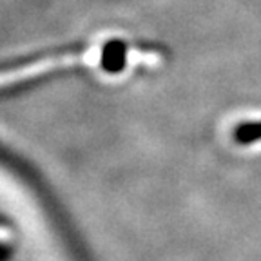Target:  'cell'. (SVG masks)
Masks as SVG:
<instances>
[{
    "label": "cell",
    "instance_id": "6da1fadb",
    "mask_svg": "<svg viewBox=\"0 0 261 261\" xmlns=\"http://www.w3.org/2000/svg\"><path fill=\"white\" fill-rule=\"evenodd\" d=\"M107 58V47L103 45H91L80 51H67V53L51 55V57L31 60L28 64H16L13 67L0 69V89L16 86L22 82L35 80L38 76L53 73V71L69 69V67H98L103 65Z\"/></svg>",
    "mask_w": 261,
    "mask_h": 261
}]
</instances>
